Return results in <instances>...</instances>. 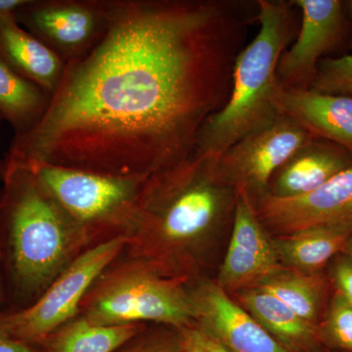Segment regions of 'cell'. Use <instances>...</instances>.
Wrapping results in <instances>:
<instances>
[{
	"instance_id": "7c38bea8",
	"label": "cell",
	"mask_w": 352,
	"mask_h": 352,
	"mask_svg": "<svg viewBox=\"0 0 352 352\" xmlns=\"http://www.w3.org/2000/svg\"><path fill=\"white\" fill-rule=\"evenodd\" d=\"M196 327L232 352H289L219 284L204 282L190 292Z\"/></svg>"
},
{
	"instance_id": "f546056e",
	"label": "cell",
	"mask_w": 352,
	"mask_h": 352,
	"mask_svg": "<svg viewBox=\"0 0 352 352\" xmlns=\"http://www.w3.org/2000/svg\"><path fill=\"white\" fill-rule=\"evenodd\" d=\"M342 254H344V256H346L347 258H351L352 261V236L351 239L349 240V242H347L346 249H344Z\"/></svg>"
},
{
	"instance_id": "9a60e30c",
	"label": "cell",
	"mask_w": 352,
	"mask_h": 352,
	"mask_svg": "<svg viewBox=\"0 0 352 352\" xmlns=\"http://www.w3.org/2000/svg\"><path fill=\"white\" fill-rule=\"evenodd\" d=\"M352 168V157L344 148L314 139L277 171L270 195L296 198L318 189L342 171Z\"/></svg>"
},
{
	"instance_id": "7402d4cb",
	"label": "cell",
	"mask_w": 352,
	"mask_h": 352,
	"mask_svg": "<svg viewBox=\"0 0 352 352\" xmlns=\"http://www.w3.org/2000/svg\"><path fill=\"white\" fill-rule=\"evenodd\" d=\"M309 88L323 94L352 97V55L320 60Z\"/></svg>"
},
{
	"instance_id": "ba28073f",
	"label": "cell",
	"mask_w": 352,
	"mask_h": 352,
	"mask_svg": "<svg viewBox=\"0 0 352 352\" xmlns=\"http://www.w3.org/2000/svg\"><path fill=\"white\" fill-rule=\"evenodd\" d=\"M314 139L295 120L279 113L228 148L217 160V170L237 193L259 200L268 194L274 173Z\"/></svg>"
},
{
	"instance_id": "8fae6325",
	"label": "cell",
	"mask_w": 352,
	"mask_h": 352,
	"mask_svg": "<svg viewBox=\"0 0 352 352\" xmlns=\"http://www.w3.org/2000/svg\"><path fill=\"white\" fill-rule=\"evenodd\" d=\"M302 12V25L296 43L285 50L277 67L284 87L309 88L324 53L342 36V4L339 0H293Z\"/></svg>"
},
{
	"instance_id": "4fadbf2b",
	"label": "cell",
	"mask_w": 352,
	"mask_h": 352,
	"mask_svg": "<svg viewBox=\"0 0 352 352\" xmlns=\"http://www.w3.org/2000/svg\"><path fill=\"white\" fill-rule=\"evenodd\" d=\"M276 106L312 138L326 139L352 157V97L280 85Z\"/></svg>"
},
{
	"instance_id": "4316f807",
	"label": "cell",
	"mask_w": 352,
	"mask_h": 352,
	"mask_svg": "<svg viewBox=\"0 0 352 352\" xmlns=\"http://www.w3.org/2000/svg\"><path fill=\"white\" fill-rule=\"evenodd\" d=\"M0 352H43L41 347L13 339L0 332Z\"/></svg>"
},
{
	"instance_id": "5b68a950",
	"label": "cell",
	"mask_w": 352,
	"mask_h": 352,
	"mask_svg": "<svg viewBox=\"0 0 352 352\" xmlns=\"http://www.w3.org/2000/svg\"><path fill=\"white\" fill-rule=\"evenodd\" d=\"M78 315L100 325L162 324L175 330L193 325L190 292L140 259L120 254L95 279Z\"/></svg>"
},
{
	"instance_id": "ac0fdd59",
	"label": "cell",
	"mask_w": 352,
	"mask_h": 352,
	"mask_svg": "<svg viewBox=\"0 0 352 352\" xmlns=\"http://www.w3.org/2000/svg\"><path fill=\"white\" fill-rule=\"evenodd\" d=\"M351 236L352 232L344 229L314 227L289 234L273 245L278 258L300 272H314L344 252Z\"/></svg>"
},
{
	"instance_id": "44dd1931",
	"label": "cell",
	"mask_w": 352,
	"mask_h": 352,
	"mask_svg": "<svg viewBox=\"0 0 352 352\" xmlns=\"http://www.w3.org/2000/svg\"><path fill=\"white\" fill-rule=\"evenodd\" d=\"M278 271L279 267L265 263L230 241L226 258L220 267L219 285L224 291L258 285Z\"/></svg>"
},
{
	"instance_id": "603a6c76",
	"label": "cell",
	"mask_w": 352,
	"mask_h": 352,
	"mask_svg": "<svg viewBox=\"0 0 352 352\" xmlns=\"http://www.w3.org/2000/svg\"><path fill=\"white\" fill-rule=\"evenodd\" d=\"M322 333L333 346L352 351V307L339 294L330 303Z\"/></svg>"
},
{
	"instance_id": "d6a6232c",
	"label": "cell",
	"mask_w": 352,
	"mask_h": 352,
	"mask_svg": "<svg viewBox=\"0 0 352 352\" xmlns=\"http://www.w3.org/2000/svg\"><path fill=\"white\" fill-rule=\"evenodd\" d=\"M0 180H1V178H0Z\"/></svg>"
},
{
	"instance_id": "1f68e13d",
	"label": "cell",
	"mask_w": 352,
	"mask_h": 352,
	"mask_svg": "<svg viewBox=\"0 0 352 352\" xmlns=\"http://www.w3.org/2000/svg\"><path fill=\"white\" fill-rule=\"evenodd\" d=\"M349 12H351V18H352V0L351 1H349Z\"/></svg>"
},
{
	"instance_id": "2e32d148",
	"label": "cell",
	"mask_w": 352,
	"mask_h": 352,
	"mask_svg": "<svg viewBox=\"0 0 352 352\" xmlns=\"http://www.w3.org/2000/svg\"><path fill=\"white\" fill-rule=\"evenodd\" d=\"M240 298L248 312L289 352L314 346L317 337L315 324L298 316L270 292L256 286Z\"/></svg>"
},
{
	"instance_id": "9c48e42d",
	"label": "cell",
	"mask_w": 352,
	"mask_h": 352,
	"mask_svg": "<svg viewBox=\"0 0 352 352\" xmlns=\"http://www.w3.org/2000/svg\"><path fill=\"white\" fill-rule=\"evenodd\" d=\"M15 17L67 64L101 38L107 25V0H28Z\"/></svg>"
},
{
	"instance_id": "f1b7e54d",
	"label": "cell",
	"mask_w": 352,
	"mask_h": 352,
	"mask_svg": "<svg viewBox=\"0 0 352 352\" xmlns=\"http://www.w3.org/2000/svg\"><path fill=\"white\" fill-rule=\"evenodd\" d=\"M6 307V294L1 272V252H0V308Z\"/></svg>"
},
{
	"instance_id": "ffe728a7",
	"label": "cell",
	"mask_w": 352,
	"mask_h": 352,
	"mask_svg": "<svg viewBox=\"0 0 352 352\" xmlns=\"http://www.w3.org/2000/svg\"><path fill=\"white\" fill-rule=\"evenodd\" d=\"M256 286L276 296L305 321L317 320L323 296L320 278L303 272L278 271Z\"/></svg>"
},
{
	"instance_id": "cb8c5ba5",
	"label": "cell",
	"mask_w": 352,
	"mask_h": 352,
	"mask_svg": "<svg viewBox=\"0 0 352 352\" xmlns=\"http://www.w3.org/2000/svg\"><path fill=\"white\" fill-rule=\"evenodd\" d=\"M115 352H182L179 336L168 331L143 330Z\"/></svg>"
},
{
	"instance_id": "d4e9b609",
	"label": "cell",
	"mask_w": 352,
	"mask_h": 352,
	"mask_svg": "<svg viewBox=\"0 0 352 352\" xmlns=\"http://www.w3.org/2000/svg\"><path fill=\"white\" fill-rule=\"evenodd\" d=\"M182 352H232L196 326L178 329Z\"/></svg>"
},
{
	"instance_id": "e0dca14e",
	"label": "cell",
	"mask_w": 352,
	"mask_h": 352,
	"mask_svg": "<svg viewBox=\"0 0 352 352\" xmlns=\"http://www.w3.org/2000/svg\"><path fill=\"white\" fill-rule=\"evenodd\" d=\"M145 329V324L100 325L78 315L39 347L43 352H115Z\"/></svg>"
},
{
	"instance_id": "d6986e66",
	"label": "cell",
	"mask_w": 352,
	"mask_h": 352,
	"mask_svg": "<svg viewBox=\"0 0 352 352\" xmlns=\"http://www.w3.org/2000/svg\"><path fill=\"white\" fill-rule=\"evenodd\" d=\"M51 94L21 76L0 58V115L12 126L14 136L36 126L50 105Z\"/></svg>"
},
{
	"instance_id": "30bf717a",
	"label": "cell",
	"mask_w": 352,
	"mask_h": 352,
	"mask_svg": "<svg viewBox=\"0 0 352 352\" xmlns=\"http://www.w3.org/2000/svg\"><path fill=\"white\" fill-rule=\"evenodd\" d=\"M254 210L265 223L286 235L314 227L352 232V168L307 195L278 198L266 194Z\"/></svg>"
},
{
	"instance_id": "484cf974",
	"label": "cell",
	"mask_w": 352,
	"mask_h": 352,
	"mask_svg": "<svg viewBox=\"0 0 352 352\" xmlns=\"http://www.w3.org/2000/svg\"><path fill=\"white\" fill-rule=\"evenodd\" d=\"M333 284L337 294L352 307V261L346 256H340L333 264L332 270Z\"/></svg>"
},
{
	"instance_id": "8992f818",
	"label": "cell",
	"mask_w": 352,
	"mask_h": 352,
	"mask_svg": "<svg viewBox=\"0 0 352 352\" xmlns=\"http://www.w3.org/2000/svg\"><path fill=\"white\" fill-rule=\"evenodd\" d=\"M80 224L92 245L126 236L148 177H119L52 166H28Z\"/></svg>"
},
{
	"instance_id": "277c9868",
	"label": "cell",
	"mask_w": 352,
	"mask_h": 352,
	"mask_svg": "<svg viewBox=\"0 0 352 352\" xmlns=\"http://www.w3.org/2000/svg\"><path fill=\"white\" fill-rule=\"evenodd\" d=\"M258 34L236 58L228 100L204 124L194 155L217 161L228 148L280 113L277 67L294 34V4L258 0Z\"/></svg>"
},
{
	"instance_id": "52a82bcc",
	"label": "cell",
	"mask_w": 352,
	"mask_h": 352,
	"mask_svg": "<svg viewBox=\"0 0 352 352\" xmlns=\"http://www.w3.org/2000/svg\"><path fill=\"white\" fill-rule=\"evenodd\" d=\"M124 236L92 245L76 258L30 307L0 308V332L39 347L50 333L78 315L80 302L102 271L119 258Z\"/></svg>"
},
{
	"instance_id": "5bb4252c",
	"label": "cell",
	"mask_w": 352,
	"mask_h": 352,
	"mask_svg": "<svg viewBox=\"0 0 352 352\" xmlns=\"http://www.w3.org/2000/svg\"><path fill=\"white\" fill-rule=\"evenodd\" d=\"M0 58L51 95L66 66L54 51L18 23L15 14H0Z\"/></svg>"
},
{
	"instance_id": "7a4b0ae2",
	"label": "cell",
	"mask_w": 352,
	"mask_h": 352,
	"mask_svg": "<svg viewBox=\"0 0 352 352\" xmlns=\"http://www.w3.org/2000/svg\"><path fill=\"white\" fill-rule=\"evenodd\" d=\"M237 199L217 161L192 155L148 177L122 256L140 259L164 276L182 280L194 252Z\"/></svg>"
},
{
	"instance_id": "4dcf8cb0",
	"label": "cell",
	"mask_w": 352,
	"mask_h": 352,
	"mask_svg": "<svg viewBox=\"0 0 352 352\" xmlns=\"http://www.w3.org/2000/svg\"><path fill=\"white\" fill-rule=\"evenodd\" d=\"M2 120H3V118L0 115V124H1ZM2 170H3V164H2V161H0V178H2Z\"/></svg>"
},
{
	"instance_id": "3957f363",
	"label": "cell",
	"mask_w": 352,
	"mask_h": 352,
	"mask_svg": "<svg viewBox=\"0 0 352 352\" xmlns=\"http://www.w3.org/2000/svg\"><path fill=\"white\" fill-rule=\"evenodd\" d=\"M1 182L0 252L6 308L23 309L92 244L29 168L3 164Z\"/></svg>"
},
{
	"instance_id": "83f0119b",
	"label": "cell",
	"mask_w": 352,
	"mask_h": 352,
	"mask_svg": "<svg viewBox=\"0 0 352 352\" xmlns=\"http://www.w3.org/2000/svg\"><path fill=\"white\" fill-rule=\"evenodd\" d=\"M28 0H0V14H15Z\"/></svg>"
},
{
	"instance_id": "6da1fadb",
	"label": "cell",
	"mask_w": 352,
	"mask_h": 352,
	"mask_svg": "<svg viewBox=\"0 0 352 352\" xmlns=\"http://www.w3.org/2000/svg\"><path fill=\"white\" fill-rule=\"evenodd\" d=\"M248 23L233 1L107 0L101 38L3 164L150 177L182 164L228 100Z\"/></svg>"
}]
</instances>
